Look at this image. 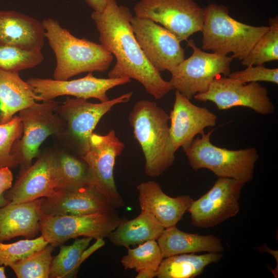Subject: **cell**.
<instances>
[{"label":"cell","instance_id":"6da1fadb","mask_svg":"<svg viewBox=\"0 0 278 278\" xmlns=\"http://www.w3.org/2000/svg\"><path fill=\"white\" fill-rule=\"evenodd\" d=\"M132 17L130 9L118 5L116 0H108L102 12L93 11L91 14L100 44L116 59L108 77L135 79L155 99H161L172 90L170 84L144 56L132 29Z\"/></svg>","mask_w":278,"mask_h":278},{"label":"cell","instance_id":"7a4b0ae2","mask_svg":"<svg viewBox=\"0 0 278 278\" xmlns=\"http://www.w3.org/2000/svg\"><path fill=\"white\" fill-rule=\"evenodd\" d=\"M42 23L56 58L54 79L65 80L82 73L109 68L113 56L102 45L75 37L57 20L48 18Z\"/></svg>","mask_w":278,"mask_h":278},{"label":"cell","instance_id":"3957f363","mask_svg":"<svg viewBox=\"0 0 278 278\" xmlns=\"http://www.w3.org/2000/svg\"><path fill=\"white\" fill-rule=\"evenodd\" d=\"M128 120L145 157V173L151 177L160 176L175 159L169 115L157 102L141 100L134 105Z\"/></svg>","mask_w":278,"mask_h":278},{"label":"cell","instance_id":"277c9868","mask_svg":"<svg viewBox=\"0 0 278 278\" xmlns=\"http://www.w3.org/2000/svg\"><path fill=\"white\" fill-rule=\"evenodd\" d=\"M201 32V48L234 58L243 60L269 26H253L238 22L229 15L228 8L211 3L204 8Z\"/></svg>","mask_w":278,"mask_h":278},{"label":"cell","instance_id":"5b68a950","mask_svg":"<svg viewBox=\"0 0 278 278\" xmlns=\"http://www.w3.org/2000/svg\"><path fill=\"white\" fill-rule=\"evenodd\" d=\"M213 130L194 138L184 152L192 168L207 169L218 177L231 178L245 184L253 178L255 165L259 157L255 147L229 150L213 145Z\"/></svg>","mask_w":278,"mask_h":278},{"label":"cell","instance_id":"8992f818","mask_svg":"<svg viewBox=\"0 0 278 278\" xmlns=\"http://www.w3.org/2000/svg\"><path fill=\"white\" fill-rule=\"evenodd\" d=\"M59 102L53 100L36 102L19 112L23 125L22 137L12 146L11 154L20 166L22 172L32 165V160L39 154V147L50 135L61 138L66 124L55 112Z\"/></svg>","mask_w":278,"mask_h":278},{"label":"cell","instance_id":"52a82bcc","mask_svg":"<svg viewBox=\"0 0 278 278\" xmlns=\"http://www.w3.org/2000/svg\"><path fill=\"white\" fill-rule=\"evenodd\" d=\"M132 95V92H128L97 103L84 98L66 97L55 111L66 124V130L61 138L65 140L75 154L81 157L88 150L90 137L102 116L115 105L129 101Z\"/></svg>","mask_w":278,"mask_h":278},{"label":"cell","instance_id":"ba28073f","mask_svg":"<svg viewBox=\"0 0 278 278\" xmlns=\"http://www.w3.org/2000/svg\"><path fill=\"white\" fill-rule=\"evenodd\" d=\"M187 41L193 53L170 72L169 82L172 90L190 100L196 94L206 91L216 77L221 74L228 77L234 58L204 51L196 45L194 40Z\"/></svg>","mask_w":278,"mask_h":278},{"label":"cell","instance_id":"9c48e42d","mask_svg":"<svg viewBox=\"0 0 278 278\" xmlns=\"http://www.w3.org/2000/svg\"><path fill=\"white\" fill-rule=\"evenodd\" d=\"M125 219L116 212L42 216L39 232L48 244L56 247L79 236L96 240L109 237Z\"/></svg>","mask_w":278,"mask_h":278},{"label":"cell","instance_id":"30bf717a","mask_svg":"<svg viewBox=\"0 0 278 278\" xmlns=\"http://www.w3.org/2000/svg\"><path fill=\"white\" fill-rule=\"evenodd\" d=\"M135 16L161 24L181 42L202 30L204 9L194 0H140Z\"/></svg>","mask_w":278,"mask_h":278},{"label":"cell","instance_id":"8fae6325","mask_svg":"<svg viewBox=\"0 0 278 278\" xmlns=\"http://www.w3.org/2000/svg\"><path fill=\"white\" fill-rule=\"evenodd\" d=\"M193 97L200 101H211L219 110L244 107L262 115L271 114L275 110L267 89L258 82L246 84L220 75L214 78L206 91L197 94Z\"/></svg>","mask_w":278,"mask_h":278},{"label":"cell","instance_id":"7c38bea8","mask_svg":"<svg viewBox=\"0 0 278 278\" xmlns=\"http://www.w3.org/2000/svg\"><path fill=\"white\" fill-rule=\"evenodd\" d=\"M245 184L233 179L218 177L210 190L192 202L187 211L192 224L211 228L236 216L239 212V200Z\"/></svg>","mask_w":278,"mask_h":278},{"label":"cell","instance_id":"4fadbf2b","mask_svg":"<svg viewBox=\"0 0 278 278\" xmlns=\"http://www.w3.org/2000/svg\"><path fill=\"white\" fill-rule=\"evenodd\" d=\"M124 148V144L116 136L114 130L106 135L93 133L89 148L81 157L89 166L93 184L116 208L125 205L113 176L116 158Z\"/></svg>","mask_w":278,"mask_h":278},{"label":"cell","instance_id":"5bb4252c","mask_svg":"<svg viewBox=\"0 0 278 278\" xmlns=\"http://www.w3.org/2000/svg\"><path fill=\"white\" fill-rule=\"evenodd\" d=\"M131 24L144 56L159 72H170L185 59L181 42L164 27L136 16L132 18Z\"/></svg>","mask_w":278,"mask_h":278},{"label":"cell","instance_id":"9a60e30c","mask_svg":"<svg viewBox=\"0 0 278 278\" xmlns=\"http://www.w3.org/2000/svg\"><path fill=\"white\" fill-rule=\"evenodd\" d=\"M42 216L115 213L116 208L94 184L57 188L49 197L40 198Z\"/></svg>","mask_w":278,"mask_h":278},{"label":"cell","instance_id":"2e32d148","mask_svg":"<svg viewBox=\"0 0 278 278\" xmlns=\"http://www.w3.org/2000/svg\"><path fill=\"white\" fill-rule=\"evenodd\" d=\"M130 81L128 78H99L90 72L84 77L71 80L31 77L26 81L41 101L71 95L85 99L96 98L103 102L110 100L107 95L108 91Z\"/></svg>","mask_w":278,"mask_h":278},{"label":"cell","instance_id":"e0dca14e","mask_svg":"<svg viewBox=\"0 0 278 278\" xmlns=\"http://www.w3.org/2000/svg\"><path fill=\"white\" fill-rule=\"evenodd\" d=\"M217 116L205 107L197 106L176 90L169 118V132L175 151L181 147L185 152L195 136L204 133L205 128L214 127Z\"/></svg>","mask_w":278,"mask_h":278},{"label":"cell","instance_id":"ac0fdd59","mask_svg":"<svg viewBox=\"0 0 278 278\" xmlns=\"http://www.w3.org/2000/svg\"><path fill=\"white\" fill-rule=\"evenodd\" d=\"M37 158L33 164L19 172L14 185L4 193L8 204H19L49 197L56 192L54 151L45 152Z\"/></svg>","mask_w":278,"mask_h":278},{"label":"cell","instance_id":"d6986e66","mask_svg":"<svg viewBox=\"0 0 278 278\" xmlns=\"http://www.w3.org/2000/svg\"><path fill=\"white\" fill-rule=\"evenodd\" d=\"M137 189L141 211L152 215L165 228L176 226L194 200L188 195L169 197L154 181L142 182Z\"/></svg>","mask_w":278,"mask_h":278},{"label":"cell","instance_id":"ffe728a7","mask_svg":"<svg viewBox=\"0 0 278 278\" xmlns=\"http://www.w3.org/2000/svg\"><path fill=\"white\" fill-rule=\"evenodd\" d=\"M42 23L14 10H0V45L41 50L45 43Z\"/></svg>","mask_w":278,"mask_h":278},{"label":"cell","instance_id":"44dd1931","mask_svg":"<svg viewBox=\"0 0 278 278\" xmlns=\"http://www.w3.org/2000/svg\"><path fill=\"white\" fill-rule=\"evenodd\" d=\"M40 199L0 207V242L18 236L32 239L39 232Z\"/></svg>","mask_w":278,"mask_h":278},{"label":"cell","instance_id":"7402d4cb","mask_svg":"<svg viewBox=\"0 0 278 278\" xmlns=\"http://www.w3.org/2000/svg\"><path fill=\"white\" fill-rule=\"evenodd\" d=\"M157 240L164 258L200 252L222 253L224 249L221 240L212 234L188 233L176 226L165 228Z\"/></svg>","mask_w":278,"mask_h":278},{"label":"cell","instance_id":"603a6c76","mask_svg":"<svg viewBox=\"0 0 278 278\" xmlns=\"http://www.w3.org/2000/svg\"><path fill=\"white\" fill-rule=\"evenodd\" d=\"M41 101L18 73L0 69V124L10 121L21 110Z\"/></svg>","mask_w":278,"mask_h":278},{"label":"cell","instance_id":"cb8c5ba5","mask_svg":"<svg viewBox=\"0 0 278 278\" xmlns=\"http://www.w3.org/2000/svg\"><path fill=\"white\" fill-rule=\"evenodd\" d=\"M165 228L151 214L141 211L131 220L125 219L109 236L115 245L128 248L150 240H157Z\"/></svg>","mask_w":278,"mask_h":278},{"label":"cell","instance_id":"d4e9b609","mask_svg":"<svg viewBox=\"0 0 278 278\" xmlns=\"http://www.w3.org/2000/svg\"><path fill=\"white\" fill-rule=\"evenodd\" d=\"M222 253L208 252L197 255L181 254L164 258L157 271L158 278H194L203 272L208 265L218 262Z\"/></svg>","mask_w":278,"mask_h":278},{"label":"cell","instance_id":"484cf974","mask_svg":"<svg viewBox=\"0 0 278 278\" xmlns=\"http://www.w3.org/2000/svg\"><path fill=\"white\" fill-rule=\"evenodd\" d=\"M54 168L56 189L93 184L87 163L76 154L54 151Z\"/></svg>","mask_w":278,"mask_h":278},{"label":"cell","instance_id":"4316f807","mask_svg":"<svg viewBox=\"0 0 278 278\" xmlns=\"http://www.w3.org/2000/svg\"><path fill=\"white\" fill-rule=\"evenodd\" d=\"M92 238L84 237L76 238L70 246H60L59 253L53 257L49 277H75V268L81 254L88 247Z\"/></svg>","mask_w":278,"mask_h":278},{"label":"cell","instance_id":"83f0119b","mask_svg":"<svg viewBox=\"0 0 278 278\" xmlns=\"http://www.w3.org/2000/svg\"><path fill=\"white\" fill-rule=\"evenodd\" d=\"M269 30L257 41L248 55L241 61L245 66L264 65L278 60V18L269 20Z\"/></svg>","mask_w":278,"mask_h":278},{"label":"cell","instance_id":"f1b7e54d","mask_svg":"<svg viewBox=\"0 0 278 278\" xmlns=\"http://www.w3.org/2000/svg\"><path fill=\"white\" fill-rule=\"evenodd\" d=\"M54 248L48 244L44 248L9 266L18 278H48Z\"/></svg>","mask_w":278,"mask_h":278},{"label":"cell","instance_id":"f546056e","mask_svg":"<svg viewBox=\"0 0 278 278\" xmlns=\"http://www.w3.org/2000/svg\"><path fill=\"white\" fill-rule=\"evenodd\" d=\"M127 249V254L121 259L126 270L134 269L137 272L142 269L149 268L157 271L164 258L156 240H148L135 248Z\"/></svg>","mask_w":278,"mask_h":278},{"label":"cell","instance_id":"4dcf8cb0","mask_svg":"<svg viewBox=\"0 0 278 278\" xmlns=\"http://www.w3.org/2000/svg\"><path fill=\"white\" fill-rule=\"evenodd\" d=\"M44 59L40 50L0 45V69L3 70L18 73L38 66Z\"/></svg>","mask_w":278,"mask_h":278},{"label":"cell","instance_id":"1f68e13d","mask_svg":"<svg viewBox=\"0 0 278 278\" xmlns=\"http://www.w3.org/2000/svg\"><path fill=\"white\" fill-rule=\"evenodd\" d=\"M22 134L23 125L18 115H15L8 122L0 124V169L14 168L19 165L11 154V149Z\"/></svg>","mask_w":278,"mask_h":278},{"label":"cell","instance_id":"d6a6232c","mask_svg":"<svg viewBox=\"0 0 278 278\" xmlns=\"http://www.w3.org/2000/svg\"><path fill=\"white\" fill-rule=\"evenodd\" d=\"M48 244L42 235L35 239L20 240L11 244L0 242V266H9L44 248Z\"/></svg>","mask_w":278,"mask_h":278},{"label":"cell","instance_id":"836d02e7","mask_svg":"<svg viewBox=\"0 0 278 278\" xmlns=\"http://www.w3.org/2000/svg\"><path fill=\"white\" fill-rule=\"evenodd\" d=\"M228 77L243 83L266 81L278 84V68H269L264 65L248 66L241 71L231 73Z\"/></svg>","mask_w":278,"mask_h":278},{"label":"cell","instance_id":"e575fe53","mask_svg":"<svg viewBox=\"0 0 278 278\" xmlns=\"http://www.w3.org/2000/svg\"><path fill=\"white\" fill-rule=\"evenodd\" d=\"M10 169L8 167L0 169V207L8 203L4 197V194L12 186L13 175Z\"/></svg>","mask_w":278,"mask_h":278},{"label":"cell","instance_id":"d590c367","mask_svg":"<svg viewBox=\"0 0 278 278\" xmlns=\"http://www.w3.org/2000/svg\"><path fill=\"white\" fill-rule=\"evenodd\" d=\"M105 244L103 238H99L96 239L95 242L90 247H87L82 253L78 260V262L74 270V274L75 276L80 268L81 264L88 258L92 253L96 250L103 247Z\"/></svg>","mask_w":278,"mask_h":278},{"label":"cell","instance_id":"8d00e7d4","mask_svg":"<svg viewBox=\"0 0 278 278\" xmlns=\"http://www.w3.org/2000/svg\"><path fill=\"white\" fill-rule=\"evenodd\" d=\"M94 11L102 12L105 9L108 0H85Z\"/></svg>","mask_w":278,"mask_h":278},{"label":"cell","instance_id":"74e56055","mask_svg":"<svg viewBox=\"0 0 278 278\" xmlns=\"http://www.w3.org/2000/svg\"><path fill=\"white\" fill-rule=\"evenodd\" d=\"M157 275V271L151 269L144 268L137 272L136 278H153Z\"/></svg>","mask_w":278,"mask_h":278},{"label":"cell","instance_id":"f35d334b","mask_svg":"<svg viewBox=\"0 0 278 278\" xmlns=\"http://www.w3.org/2000/svg\"><path fill=\"white\" fill-rule=\"evenodd\" d=\"M5 266H0V278H6L7 276L5 274Z\"/></svg>","mask_w":278,"mask_h":278}]
</instances>
